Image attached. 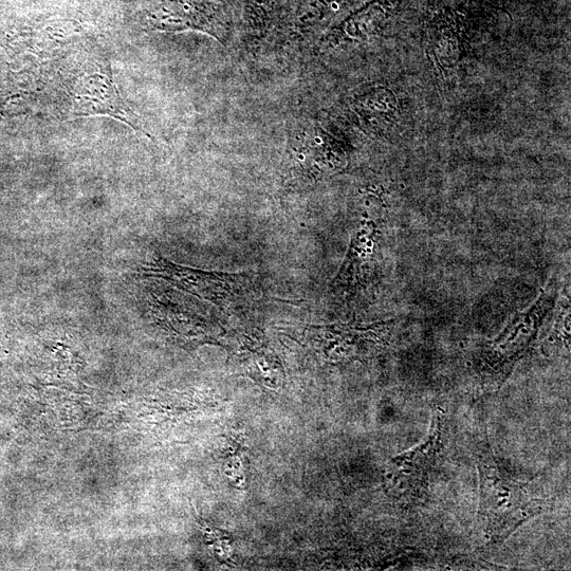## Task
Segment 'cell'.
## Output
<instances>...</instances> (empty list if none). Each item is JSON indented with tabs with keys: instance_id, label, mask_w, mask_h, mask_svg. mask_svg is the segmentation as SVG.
<instances>
[{
	"instance_id": "cell-1",
	"label": "cell",
	"mask_w": 571,
	"mask_h": 571,
	"mask_svg": "<svg viewBox=\"0 0 571 571\" xmlns=\"http://www.w3.org/2000/svg\"><path fill=\"white\" fill-rule=\"evenodd\" d=\"M481 478V518L490 540L500 543L528 520L543 511V503L532 499L524 484L513 480L492 454L478 463Z\"/></svg>"
},
{
	"instance_id": "cell-2",
	"label": "cell",
	"mask_w": 571,
	"mask_h": 571,
	"mask_svg": "<svg viewBox=\"0 0 571 571\" xmlns=\"http://www.w3.org/2000/svg\"><path fill=\"white\" fill-rule=\"evenodd\" d=\"M557 291L549 288L526 311L515 316L499 337L487 342L478 352L476 366L484 378L505 382L536 343L542 325L555 309Z\"/></svg>"
},
{
	"instance_id": "cell-3",
	"label": "cell",
	"mask_w": 571,
	"mask_h": 571,
	"mask_svg": "<svg viewBox=\"0 0 571 571\" xmlns=\"http://www.w3.org/2000/svg\"><path fill=\"white\" fill-rule=\"evenodd\" d=\"M145 276L159 279L192 296L216 305H229L251 296L249 276L205 272L157 259L143 269Z\"/></svg>"
},
{
	"instance_id": "cell-4",
	"label": "cell",
	"mask_w": 571,
	"mask_h": 571,
	"mask_svg": "<svg viewBox=\"0 0 571 571\" xmlns=\"http://www.w3.org/2000/svg\"><path fill=\"white\" fill-rule=\"evenodd\" d=\"M285 162L292 179L313 182L338 171L344 158L323 131L307 126L290 138Z\"/></svg>"
},
{
	"instance_id": "cell-5",
	"label": "cell",
	"mask_w": 571,
	"mask_h": 571,
	"mask_svg": "<svg viewBox=\"0 0 571 571\" xmlns=\"http://www.w3.org/2000/svg\"><path fill=\"white\" fill-rule=\"evenodd\" d=\"M433 431L417 448L397 456L390 463L388 481L390 489L398 495H417L427 482L441 447V419L434 418Z\"/></svg>"
},
{
	"instance_id": "cell-6",
	"label": "cell",
	"mask_w": 571,
	"mask_h": 571,
	"mask_svg": "<svg viewBox=\"0 0 571 571\" xmlns=\"http://www.w3.org/2000/svg\"><path fill=\"white\" fill-rule=\"evenodd\" d=\"M376 233V226L373 223H363L360 226L335 280L334 284L337 287H352L358 281L361 268L372 252Z\"/></svg>"
}]
</instances>
